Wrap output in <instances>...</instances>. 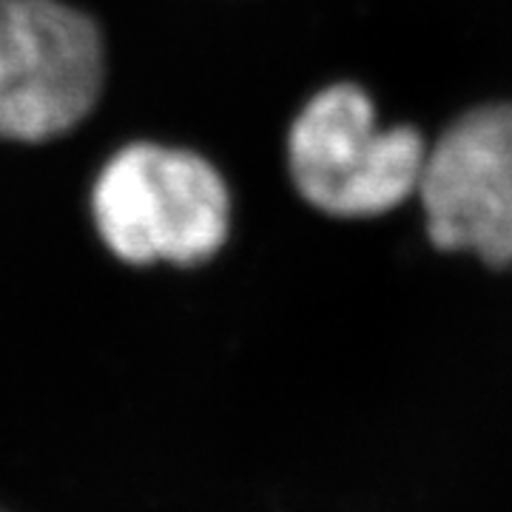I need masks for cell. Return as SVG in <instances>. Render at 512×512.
Wrapping results in <instances>:
<instances>
[{
	"label": "cell",
	"instance_id": "1",
	"mask_svg": "<svg viewBox=\"0 0 512 512\" xmlns=\"http://www.w3.org/2000/svg\"><path fill=\"white\" fill-rule=\"evenodd\" d=\"M92 220L103 245L126 265L197 268L231 234V191L197 151L128 143L97 174Z\"/></svg>",
	"mask_w": 512,
	"mask_h": 512
},
{
	"label": "cell",
	"instance_id": "2",
	"mask_svg": "<svg viewBox=\"0 0 512 512\" xmlns=\"http://www.w3.org/2000/svg\"><path fill=\"white\" fill-rule=\"evenodd\" d=\"M427 143L416 128L382 126L353 83L316 92L288 131V174L302 200L342 220L379 217L419 191Z\"/></svg>",
	"mask_w": 512,
	"mask_h": 512
},
{
	"label": "cell",
	"instance_id": "3",
	"mask_svg": "<svg viewBox=\"0 0 512 512\" xmlns=\"http://www.w3.org/2000/svg\"><path fill=\"white\" fill-rule=\"evenodd\" d=\"M106 83L92 15L63 0H0V140L43 143L77 128Z\"/></svg>",
	"mask_w": 512,
	"mask_h": 512
},
{
	"label": "cell",
	"instance_id": "4",
	"mask_svg": "<svg viewBox=\"0 0 512 512\" xmlns=\"http://www.w3.org/2000/svg\"><path fill=\"white\" fill-rule=\"evenodd\" d=\"M416 194L436 248L512 265V103L461 114L427 146Z\"/></svg>",
	"mask_w": 512,
	"mask_h": 512
}]
</instances>
